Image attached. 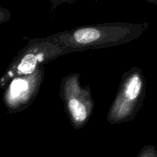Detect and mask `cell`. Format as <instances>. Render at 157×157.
<instances>
[{"mask_svg":"<svg viewBox=\"0 0 157 157\" xmlns=\"http://www.w3.org/2000/svg\"><path fill=\"white\" fill-rule=\"evenodd\" d=\"M29 90V85L28 81L24 79L15 78L9 85L7 93L6 94V101L7 103L12 101H18L22 99Z\"/></svg>","mask_w":157,"mask_h":157,"instance_id":"1","label":"cell"},{"mask_svg":"<svg viewBox=\"0 0 157 157\" xmlns=\"http://www.w3.org/2000/svg\"><path fill=\"white\" fill-rule=\"evenodd\" d=\"M42 58H41V55H35L33 54L26 55L18 64V71L23 75L32 74L36 68L38 62H40Z\"/></svg>","mask_w":157,"mask_h":157,"instance_id":"2","label":"cell"},{"mask_svg":"<svg viewBox=\"0 0 157 157\" xmlns=\"http://www.w3.org/2000/svg\"><path fill=\"white\" fill-rule=\"evenodd\" d=\"M99 36V31L92 28L79 29L74 34V38L76 42L84 44L94 42L98 39Z\"/></svg>","mask_w":157,"mask_h":157,"instance_id":"3","label":"cell"},{"mask_svg":"<svg viewBox=\"0 0 157 157\" xmlns=\"http://www.w3.org/2000/svg\"><path fill=\"white\" fill-rule=\"evenodd\" d=\"M68 108L74 121L77 123H82L87 117V109L84 104L77 99H72L69 101Z\"/></svg>","mask_w":157,"mask_h":157,"instance_id":"4","label":"cell"},{"mask_svg":"<svg viewBox=\"0 0 157 157\" xmlns=\"http://www.w3.org/2000/svg\"><path fill=\"white\" fill-rule=\"evenodd\" d=\"M7 19V12L0 8V23Z\"/></svg>","mask_w":157,"mask_h":157,"instance_id":"5","label":"cell"}]
</instances>
